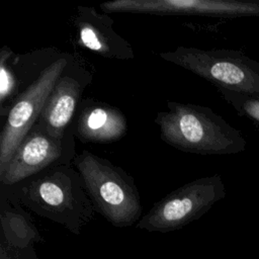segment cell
Returning a JSON list of instances; mask_svg holds the SVG:
<instances>
[{
  "label": "cell",
  "instance_id": "cell-1",
  "mask_svg": "<svg viewBox=\"0 0 259 259\" xmlns=\"http://www.w3.org/2000/svg\"><path fill=\"white\" fill-rule=\"evenodd\" d=\"M6 188L24 208L75 235L82 233L96 212L73 165L48 169Z\"/></svg>",
  "mask_w": 259,
  "mask_h": 259
},
{
  "label": "cell",
  "instance_id": "cell-2",
  "mask_svg": "<svg viewBox=\"0 0 259 259\" xmlns=\"http://www.w3.org/2000/svg\"><path fill=\"white\" fill-rule=\"evenodd\" d=\"M154 122L164 143L185 153L234 155L247 148L241 131L204 105L167 101V110L159 111Z\"/></svg>",
  "mask_w": 259,
  "mask_h": 259
},
{
  "label": "cell",
  "instance_id": "cell-3",
  "mask_svg": "<svg viewBox=\"0 0 259 259\" xmlns=\"http://www.w3.org/2000/svg\"><path fill=\"white\" fill-rule=\"evenodd\" d=\"M73 166L80 173L96 212L116 228L138 224L143 208L140 191L130 173L87 150L77 153Z\"/></svg>",
  "mask_w": 259,
  "mask_h": 259
},
{
  "label": "cell",
  "instance_id": "cell-4",
  "mask_svg": "<svg viewBox=\"0 0 259 259\" xmlns=\"http://www.w3.org/2000/svg\"><path fill=\"white\" fill-rule=\"evenodd\" d=\"M160 57L223 88L259 96V63L241 51L179 46Z\"/></svg>",
  "mask_w": 259,
  "mask_h": 259
},
{
  "label": "cell",
  "instance_id": "cell-5",
  "mask_svg": "<svg viewBox=\"0 0 259 259\" xmlns=\"http://www.w3.org/2000/svg\"><path fill=\"white\" fill-rule=\"evenodd\" d=\"M225 197L226 186L221 174L197 178L155 202L138 222L137 228L157 233L180 230L200 219Z\"/></svg>",
  "mask_w": 259,
  "mask_h": 259
},
{
  "label": "cell",
  "instance_id": "cell-6",
  "mask_svg": "<svg viewBox=\"0 0 259 259\" xmlns=\"http://www.w3.org/2000/svg\"><path fill=\"white\" fill-rule=\"evenodd\" d=\"M75 140L72 123L62 139L51 136L35 123L0 175V185L10 187L48 169L73 165L77 155Z\"/></svg>",
  "mask_w": 259,
  "mask_h": 259
},
{
  "label": "cell",
  "instance_id": "cell-7",
  "mask_svg": "<svg viewBox=\"0 0 259 259\" xmlns=\"http://www.w3.org/2000/svg\"><path fill=\"white\" fill-rule=\"evenodd\" d=\"M71 55L63 53L17 96L0 134V175L26 134L36 123L45 103Z\"/></svg>",
  "mask_w": 259,
  "mask_h": 259
},
{
  "label": "cell",
  "instance_id": "cell-8",
  "mask_svg": "<svg viewBox=\"0 0 259 259\" xmlns=\"http://www.w3.org/2000/svg\"><path fill=\"white\" fill-rule=\"evenodd\" d=\"M104 13L198 15L212 17L259 16V0H113L101 3Z\"/></svg>",
  "mask_w": 259,
  "mask_h": 259
},
{
  "label": "cell",
  "instance_id": "cell-9",
  "mask_svg": "<svg viewBox=\"0 0 259 259\" xmlns=\"http://www.w3.org/2000/svg\"><path fill=\"white\" fill-rule=\"evenodd\" d=\"M92 73L71 55L36 121L51 136L62 139L72 123L82 94L92 82Z\"/></svg>",
  "mask_w": 259,
  "mask_h": 259
},
{
  "label": "cell",
  "instance_id": "cell-10",
  "mask_svg": "<svg viewBox=\"0 0 259 259\" xmlns=\"http://www.w3.org/2000/svg\"><path fill=\"white\" fill-rule=\"evenodd\" d=\"M80 47L97 55L114 60H132V45L113 29V19L107 13H99L91 6L78 5L72 17Z\"/></svg>",
  "mask_w": 259,
  "mask_h": 259
},
{
  "label": "cell",
  "instance_id": "cell-11",
  "mask_svg": "<svg viewBox=\"0 0 259 259\" xmlns=\"http://www.w3.org/2000/svg\"><path fill=\"white\" fill-rule=\"evenodd\" d=\"M75 138L83 144H110L121 140L127 133V120L114 105L83 98L72 121Z\"/></svg>",
  "mask_w": 259,
  "mask_h": 259
},
{
  "label": "cell",
  "instance_id": "cell-12",
  "mask_svg": "<svg viewBox=\"0 0 259 259\" xmlns=\"http://www.w3.org/2000/svg\"><path fill=\"white\" fill-rule=\"evenodd\" d=\"M0 217L2 235L10 244L24 246L41 240L28 213L4 186H1Z\"/></svg>",
  "mask_w": 259,
  "mask_h": 259
},
{
  "label": "cell",
  "instance_id": "cell-13",
  "mask_svg": "<svg viewBox=\"0 0 259 259\" xmlns=\"http://www.w3.org/2000/svg\"><path fill=\"white\" fill-rule=\"evenodd\" d=\"M13 51L3 46L0 51V115L6 116L17 96L22 92L19 80L12 64Z\"/></svg>",
  "mask_w": 259,
  "mask_h": 259
},
{
  "label": "cell",
  "instance_id": "cell-14",
  "mask_svg": "<svg viewBox=\"0 0 259 259\" xmlns=\"http://www.w3.org/2000/svg\"><path fill=\"white\" fill-rule=\"evenodd\" d=\"M221 96L234 107L240 116L259 124V96L217 88Z\"/></svg>",
  "mask_w": 259,
  "mask_h": 259
}]
</instances>
